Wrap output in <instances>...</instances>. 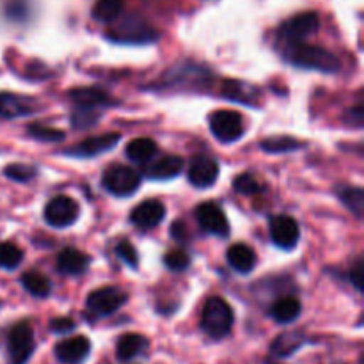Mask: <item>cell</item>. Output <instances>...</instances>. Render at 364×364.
Returning <instances> with one entry per match:
<instances>
[{"instance_id": "obj_1", "label": "cell", "mask_w": 364, "mask_h": 364, "mask_svg": "<svg viewBox=\"0 0 364 364\" xmlns=\"http://www.w3.org/2000/svg\"><path fill=\"white\" fill-rule=\"evenodd\" d=\"M284 59L302 70L322 71V73H338L341 68L340 59L333 52L308 43L284 46Z\"/></svg>"}, {"instance_id": "obj_2", "label": "cell", "mask_w": 364, "mask_h": 364, "mask_svg": "<svg viewBox=\"0 0 364 364\" xmlns=\"http://www.w3.org/2000/svg\"><path fill=\"white\" fill-rule=\"evenodd\" d=\"M235 315L231 306L223 297H210L203 309L201 326L205 333L213 340H220L233 329Z\"/></svg>"}, {"instance_id": "obj_3", "label": "cell", "mask_w": 364, "mask_h": 364, "mask_svg": "<svg viewBox=\"0 0 364 364\" xmlns=\"http://www.w3.org/2000/svg\"><path fill=\"white\" fill-rule=\"evenodd\" d=\"M159 31L151 27L148 21L135 14L124 16L112 31L107 34V38L114 43H128V45H146L159 39Z\"/></svg>"}, {"instance_id": "obj_4", "label": "cell", "mask_w": 364, "mask_h": 364, "mask_svg": "<svg viewBox=\"0 0 364 364\" xmlns=\"http://www.w3.org/2000/svg\"><path fill=\"white\" fill-rule=\"evenodd\" d=\"M36 348L34 331L28 322H18L7 334V358L9 364H27Z\"/></svg>"}, {"instance_id": "obj_5", "label": "cell", "mask_w": 364, "mask_h": 364, "mask_svg": "<svg viewBox=\"0 0 364 364\" xmlns=\"http://www.w3.org/2000/svg\"><path fill=\"white\" fill-rule=\"evenodd\" d=\"M208 123L213 137L219 142H224V144L237 142L245 132L244 117H242L237 110H215V112H212V116H210Z\"/></svg>"}, {"instance_id": "obj_6", "label": "cell", "mask_w": 364, "mask_h": 364, "mask_svg": "<svg viewBox=\"0 0 364 364\" xmlns=\"http://www.w3.org/2000/svg\"><path fill=\"white\" fill-rule=\"evenodd\" d=\"M102 185L107 192L117 198H128L141 187V174L127 166H112L105 171Z\"/></svg>"}, {"instance_id": "obj_7", "label": "cell", "mask_w": 364, "mask_h": 364, "mask_svg": "<svg viewBox=\"0 0 364 364\" xmlns=\"http://www.w3.org/2000/svg\"><path fill=\"white\" fill-rule=\"evenodd\" d=\"M320 27L318 14L313 11L299 13L284 21L279 27V39L284 45H295V43H304L309 36L315 34Z\"/></svg>"}, {"instance_id": "obj_8", "label": "cell", "mask_w": 364, "mask_h": 364, "mask_svg": "<svg viewBox=\"0 0 364 364\" xmlns=\"http://www.w3.org/2000/svg\"><path fill=\"white\" fill-rule=\"evenodd\" d=\"M124 302H127V294L123 290L116 287H103L91 291L85 304H87V311L92 316L103 318V316L114 315Z\"/></svg>"}, {"instance_id": "obj_9", "label": "cell", "mask_w": 364, "mask_h": 364, "mask_svg": "<svg viewBox=\"0 0 364 364\" xmlns=\"http://www.w3.org/2000/svg\"><path fill=\"white\" fill-rule=\"evenodd\" d=\"M43 215L48 226L60 230V228H70L71 224L77 223L80 208H78V203L70 196H57L50 199Z\"/></svg>"}, {"instance_id": "obj_10", "label": "cell", "mask_w": 364, "mask_h": 364, "mask_svg": "<svg viewBox=\"0 0 364 364\" xmlns=\"http://www.w3.org/2000/svg\"><path fill=\"white\" fill-rule=\"evenodd\" d=\"M196 219H198L199 226L210 235L215 237L226 238L230 235V223H228L226 213L223 212L219 205L215 203H203L196 210Z\"/></svg>"}, {"instance_id": "obj_11", "label": "cell", "mask_w": 364, "mask_h": 364, "mask_svg": "<svg viewBox=\"0 0 364 364\" xmlns=\"http://www.w3.org/2000/svg\"><path fill=\"white\" fill-rule=\"evenodd\" d=\"M270 238L277 247L290 251L299 244L301 230L297 220L288 215H277L270 220Z\"/></svg>"}, {"instance_id": "obj_12", "label": "cell", "mask_w": 364, "mask_h": 364, "mask_svg": "<svg viewBox=\"0 0 364 364\" xmlns=\"http://www.w3.org/2000/svg\"><path fill=\"white\" fill-rule=\"evenodd\" d=\"M121 135L116 132H110V134H102L96 135V137H89L85 141H82L80 144L73 146V148H68L66 155L68 156H82V159H87V156H98L102 153L109 151L114 146L119 142Z\"/></svg>"}, {"instance_id": "obj_13", "label": "cell", "mask_w": 364, "mask_h": 364, "mask_svg": "<svg viewBox=\"0 0 364 364\" xmlns=\"http://www.w3.org/2000/svg\"><path fill=\"white\" fill-rule=\"evenodd\" d=\"M166 217V206L159 199H148L135 206L130 213V220L139 230H151L156 228Z\"/></svg>"}, {"instance_id": "obj_14", "label": "cell", "mask_w": 364, "mask_h": 364, "mask_svg": "<svg viewBox=\"0 0 364 364\" xmlns=\"http://www.w3.org/2000/svg\"><path fill=\"white\" fill-rule=\"evenodd\" d=\"M39 109V103L31 96L14 95V92H0V117L16 119L34 114Z\"/></svg>"}, {"instance_id": "obj_15", "label": "cell", "mask_w": 364, "mask_h": 364, "mask_svg": "<svg viewBox=\"0 0 364 364\" xmlns=\"http://www.w3.org/2000/svg\"><path fill=\"white\" fill-rule=\"evenodd\" d=\"M219 178V164L210 156H196L188 167V181L198 188H208Z\"/></svg>"}, {"instance_id": "obj_16", "label": "cell", "mask_w": 364, "mask_h": 364, "mask_svg": "<svg viewBox=\"0 0 364 364\" xmlns=\"http://www.w3.org/2000/svg\"><path fill=\"white\" fill-rule=\"evenodd\" d=\"M91 352V341L85 336H73L57 343L55 355L64 364H80Z\"/></svg>"}, {"instance_id": "obj_17", "label": "cell", "mask_w": 364, "mask_h": 364, "mask_svg": "<svg viewBox=\"0 0 364 364\" xmlns=\"http://www.w3.org/2000/svg\"><path fill=\"white\" fill-rule=\"evenodd\" d=\"M91 258L75 247L63 249L57 256V270L66 276H80L87 270Z\"/></svg>"}, {"instance_id": "obj_18", "label": "cell", "mask_w": 364, "mask_h": 364, "mask_svg": "<svg viewBox=\"0 0 364 364\" xmlns=\"http://www.w3.org/2000/svg\"><path fill=\"white\" fill-rule=\"evenodd\" d=\"M183 171V159L176 155H167L156 160L146 169V178L153 181H167L176 178Z\"/></svg>"}, {"instance_id": "obj_19", "label": "cell", "mask_w": 364, "mask_h": 364, "mask_svg": "<svg viewBox=\"0 0 364 364\" xmlns=\"http://www.w3.org/2000/svg\"><path fill=\"white\" fill-rule=\"evenodd\" d=\"M228 263L231 265V269L235 272H240V274H249L252 272V269L256 267V252L252 251L249 245L245 244H235L228 249Z\"/></svg>"}, {"instance_id": "obj_20", "label": "cell", "mask_w": 364, "mask_h": 364, "mask_svg": "<svg viewBox=\"0 0 364 364\" xmlns=\"http://www.w3.org/2000/svg\"><path fill=\"white\" fill-rule=\"evenodd\" d=\"M306 336L301 331H288V333L279 334L276 340L270 345V354L274 358H288V355L295 354L302 345L306 343Z\"/></svg>"}, {"instance_id": "obj_21", "label": "cell", "mask_w": 364, "mask_h": 364, "mask_svg": "<svg viewBox=\"0 0 364 364\" xmlns=\"http://www.w3.org/2000/svg\"><path fill=\"white\" fill-rule=\"evenodd\" d=\"M148 340H146L142 334H135V333H128L123 334L117 341L116 347V355L119 361H132L137 355H141L142 352L148 348Z\"/></svg>"}, {"instance_id": "obj_22", "label": "cell", "mask_w": 364, "mask_h": 364, "mask_svg": "<svg viewBox=\"0 0 364 364\" xmlns=\"http://www.w3.org/2000/svg\"><path fill=\"white\" fill-rule=\"evenodd\" d=\"M223 95L228 100L233 102L245 103V105H255L256 100L259 98V91L255 85L247 84V82H237V80H228L223 85Z\"/></svg>"}, {"instance_id": "obj_23", "label": "cell", "mask_w": 364, "mask_h": 364, "mask_svg": "<svg viewBox=\"0 0 364 364\" xmlns=\"http://www.w3.org/2000/svg\"><path fill=\"white\" fill-rule=\"evenodd\" d=\"M301 311L302 306L297 297H283L274 302V306L270 308V316L277 323H291L301 316Z\"/></svg>"}, {"instance_id": "obj_24", "label": "cell", "mask_w": 364, "mask_h": 364, "mask_svg": "<svg viewBox=\"0 0 364 364\" xmlns=\"http://www.w3.org/2000/svg\"><path fill=\"white\" fill-rule=\"evenodd\" d=\"M71 100L85 109H98V107L110 105V96L96 87H80L70 91Z\"/></svg>"}, {"instance_id": "obj_25", "label": "cell", "mask_w": 364, "mask_h": 364, "mask_svg": "<svg viewBox=\"0 0 364 364\" xmlns=\"http://www.w3.org/2000/svg\"><path fill=\"white\" fill-rule=\"evenodd\" d=\"M156 149H159V146H156V142L153 141V139L139 137L128 142L124 151H127V156L132 160V162L146 164L155 156Z\"/></svg>"}, {"instance_id": "obj_26", "label": "cell", "mask_w": 364, "mask_h": 364, "mask_svg": "<svg viewBox=\"0 0 364 364\" xmlns=\"http://www.w3.org/2000/svg\"><path fill=\"white\" fill-rule=\"evenodd\" d=\"M21 287L28 291L31 295L39 299L48 297L50 291H52V284H50L48 277L41 272H36V270H28L21 276Z\"/></svg>"}, {"instance_id": "obj_27", "label": "cell", "mask_w": 364, "mask_h": 364, "mask_svg": "<svg viewBox=\"0 0 364 364\" xmlns=\"http://www.w3.org/2000/svg\"><path fill=\"white\" fill-rule=\"evenodd\" d=\"M123 13V0H98L92 7V18L102 23H112L119 20Z\"/></svg>"}, {"instance_id": "obj_28", "label": "cell", "mask_w": 364, "mask_h": 364, "mask_svg": "<svg viewBox=\"0 0 364 364\" xmlns=\"http://www.w3.org/2000/svg\"><path fill=\"white\" fill-rule=\"evenodd\" d=\"M304 142H301L299 139L294 137H270L265 139V141L259 144V148L267 153H272V155H279V153H288V151H295V149L304 148Z\"/></svg>"}, {"instance_id": "obj_29", "label": "cell", "mask_w": 364, "mask_h": 364, "mask_svg": "<svg viewBox=\"0 0 364 364\" xmlns=\"http://www.w3.org/2000/svg\"><path fill=\"white\" fill-rule=\"evenodd\" d=\"M340 198L343 205L354 213L355 217L361 219L364 212V192L361 187H347L340 192Z\"/></svg>"}, {"instance_id": "obj_30", "label": "cell", "mask_w": 364, "mask_h": 364, "mask_svg": "<svg viewBox=\"0 0 364 364\" xmlns=\"http://www.w3.org/2000/svg\"><path fill=\"white\" fill-rule=\"evenodd\" d=\"M23 262V251L11 242L0 244V269L14 270Z\"/></svg>"}, {"instance_id": "obj_31", "label": "cell", "mask_w": 364, "mask_h": 364, "mask_svg": "<svg viewBox=\"0 0 364 364\" xmlns=\"http://www.w3.org/2000/svg\"><path fill=\"white\" fill-rule=\"evenodd\" d=\"M100 112L96 109H85V107H78L73 114H71V124L77 130H85L98 123Z\"/></svg>"}, {"instance_id": "obj_32", "label": "cell", "mask_w": 364, "mask_h": 364, "mask_svg": "<svg viewBox=\"0 0 364 364\" xmlns=\"http://www.w3.org/2000/svg\"><path fill=\"white\" fill-rule=\"evenodd\" d=\"M27 134L41 142H60L64 139V132L57 128L45 127V124H28Z\"/></svg>"}, {"instance_id": "obj_33", "label": "cell", "mask_w": 364, "mask_h": 364, "mask_svg": "<svg viewBox=\"0 0 364 364\" xmlns=\"http://www.w3.org/2000/svg\"><path fill=\"white\" fill-rule=\"evenodd\" d=\"M36 167L27 166V164H9V166L4 169V174H6L9 180L18 181V183H25V181H31L32 178L36 176Z\"/></svg>"}, {"instance_id": "obj_34", "label": "cell", "mask_w": 364, "mask_h": 364, "mask_svg": "<svg viewBox=\"0 0 364 364\" xmlns=\"http://www.w3.org/2000/svg\"><path fill=\"white\" fill-rule=\"evenodd\" d=\"M233 187L235 191L242 196H255L258 194V192H262V185H259V181L249 173L238 174L233 181Z\"/></svg>"}, {"instance_id": "obj_35", "label": "cell", "mask_w": 364, "mask_h": 364, "mask_svg": "<svg viewBox=\"0 0 364 364\" xmlns=\"http://www.w3.org/2000/svg\"><path fill=\"white\" fill-rule=\"evenodd\" d=\"M164 263H166L167 269L173 270V272H183V270L188 269V265H191V256H188L187 251H183V249H173V251H169L164 256Z\"/></svg>"}, {"instance_id": "obj_36", "label": "cell", "mask_w": 364, "mask_h": 364, "mask_svg": "<svg viewBox=\"0 0 364 364\" xmlns=\"http://www.w3.org/2000/svg\"><path fill=\"white\" fill-rule=\"evenodd\" d=\"M116 255L121 262L127 263V265L132 267V269H135V267H137V263H139L137 251H135L134 245H132L128 240L119 242V244L116 245Z\"/></svg>"}, {"instance_id": "obj_37", "label": "cell", "mask_w": 364, "mask_h": 364, "mask_svg": "<svg viewBox=\"0 0 364 364\" xmlns=\"http://www.w3.org/2000/svg\"><path fill=\"white\" fill-rule=\"evenodd\" d=\"M75 329V322L66 316H60V318H53L50 322V331H53L55 334H66L70 331Z\"/></svg>"}, {"instance_id": "obj_38", "label": "cell", "mask_w": 364, "mask_h": 364, "mask_svg": "<svg viewBox=\"0 0 364 364\" xmlns=\"http://www.w3.org/2000/svg\"><path fill=\"white\" fill-rule=\"evenodd\" d=\"M350 281L359 291H363V283H364V267H363V259H358L355 262V267L352 269L350 272Z\"/></svg>"}, {"instance_id": "obj_39", "label": "cell", "mask_w": 364, "mask_h": 364, "mask_svg": "<svg viewBox=\"0 0 364 364\" xmlns=\"http://www.w3.org/2000/svg\"><path fill=\"white\" fill-rule=\"evenodd\" d=\"M363 107L361 105H355L354 109H350L347 112V117H345V119H347V123H350L352 127H355V128H359V127H363Z\"/></svg>"}, {"instance_id": "obj_40", "label": "cell", "mask_w": 364, "mask_h": 364, "mask_svg": "<svg viewBox=\"0 0 364 364\" xmlns=\"http://www.w3.org/2000/svg\"><path fill=\"white\" fill-rule=\"evenodd\" d=\"M359 364H363V363H359Z\"/></svg>"}]
</instances>
